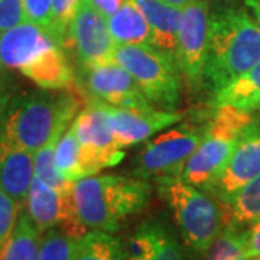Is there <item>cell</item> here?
<instances>
[{
    "instance_id": "cell-1",
    "label": "cell",
    "mask_w": 260,
    "mask_h": 260,
    "mask_svg": "<svg viewBox=\"0 0 260 260\" xmlns=\"http://www.w3.org/2000/svg\"><path fill=\"white\" fill-rule=\"evenodd\" d=\"M260 62V28L244 9L214 8L210 18L204 87L224 88Z\"/></svg>"
},
{
    "instance_id": "cell-2",
    "label": "cell",
    "mask_w": 260,
    "mask_h": 260,
    "mask_svg": "<svg viewBox=\"0 0 260 260\" xmlns=\"http://www.w3.org/2000/svg\"><path fill=\"white\" fill-rule=\"evenodd\" d=\"M152 197L145 179L121 175L88 177L74 182L73 200L80 221L90 230L117 232L129 217L143 211Z\"/></svg>"
},
{
    "instance_id": "cell-3",
    "label": "cell",
    "mask_w": 260,
    "mask_h": 260,
    "mask_svg": "<svg viewBox=\"0 0 260 260\" xmlns=\"http://www.w3.org/2000/svg\"><path fill=\"white\" fill-rule=\"evenodd\" d=\"M74 90L75 87L59 93L38 91L13 100L0 119V133L35 155L56 130L68 129L83 109L81 94Z\"/></svg>"
},
{
    "instance_id": "cell-4",
    "label": "cell",
    "mask_w": 260,
    "mask_h": 260,
    "mask_svg": "<svg viewBox=\"0 0 260 260\" xmlns=\"http://www.w3.org/2000/svg\"><path fill=\"white\" fill-rule=\"evenodd\" d=\"M156 185L172 211L185 247L195 257L205 256L229 225L223 204L179 177L158 178Z\"/></svg>"
},
{
    "instance_id": "cell-5",
    "label": "cell",
    "mask_w": 260,
    "mask_h": 260,
    "mask_svg": "<svg viewBox=\"0 0 260 260\" xmlns=\"http://www.w3.org/2000/svg\"><path fill=\"white\" fill-rule=\"evenodd\" d=\"M253 123L250 112L233 106L214 107L204 138L182 169L181 179L204 189L223 169L243 130Z\"/></svg>"
},
{
    "instance_id": "cell-6",
    "label": "cell",
    "mask_w": 260,
    "mask_h": 260,
    "mask_svg": "<svg viewBox=\"0 0 260 260\" xmlns=\"http://www.w3.org/2000/svg\"><path fill=\"white\" fill-rule=\"evenodd\" d=\"M114 61L129 71L150 104L175 112L184 84L179 67L167 54L149 44L123 45L116 47Z\"/></svg>"
},
{
    "instance_id": "cell-7",
    "label": "cell",
    "mask_w": 260,
    "mask_h": 260,
    "mask_svg": "<svg viewBox=\"0 0 260 260\" xmlns=\"http://www.w3.org/2000/svg\"><path fill=\"white\" fill-rule=\"evenodd\" d=\"M205 123H181L174 129L149 140L135 164L133 174L139 179L181 177L182 169L204 138Z\"/></svg>"
},
{
    "instance_id": "cell-8",
    "label": "cell",
    "mask_w": 260,
    "mask_h": 260,
    "mask_svg": "<svg viewBox=\"0 0 260 260\" xmlns=\"http://www.w3.org/2000/svg\"><path fill=\"white\" fill-rule=\"evenodd\" d=\"M210 18L211 3L208 0H191L181 15L177 61L184 83L191 93L204 87Z\"/></svg>"
},
{
    "instance_id": "cell-9",
    "label": "cell",
    "mask_w": 260,
    "mask_h": 260,
    "mask_svg": "<svg viewBox=\"0 0 260 260\" xmlns=\"http://www.w3.org/2000/svg\"><path fill=\"white\" fill-rule=\"evenodd\" d=\"M71 126L80 143L88 177H94L103 168L116 167L124 158V152L113 138L109 116L102 102L91 100L80 110Z\"/></svg>"
},
{
    "instance_id": "cell-10",
    "label": "cell",
    "mask_w": 260,
    "mask_h": 260,
    "mask_svg": "<svg viewBox=\"0 0 260 260\" xmlns=\"http://www.w3.org/2000/svg\"><path fill=\"white\" fill-rule=\"evenodd\" d=\"M73 48L77 62L83 71L114 61L116 44L107 19L94 8L90 0H81L71 23L67 49Z\"/></svg>"
},
{
    "instance_id": "cell-11",
    "label": "cell",
    "mask_w": 260,
    "mask_h": 260,
    "mask_svg": "<svg viewBox=\"0 0 260 260\" xmlns=\"http://www.w3.org/2000/svg\"><path fill=\"white\" fill-rule=\"evenodd\" d=\"M25 207L41 233L59 227L74 239H81L88 233L77 215L73 191H58L35 177Z\"/></svg>"
},
{
    "instance_id": "cell-12",
    "label": "cell",
    "mask_w": 260,
    "mask_h": 260,
    "mask_svg": "<svg viewBox=\"0 0 260 260\" xmlns=\"http://www.w3.org/2000/svg\"><path fill=\"white\" fill-rule=\"evenodd\" d=\"M259 175L260 126L251 123L243 130L227 164L214 178L213 182L205 186L204 191L213 195L220 203H224L242 186Z\"/></svg>"
},
{
    "instance_id": "cell-13",
    "label": "cell",
    "mask_w": 260,
    "mask_h": 260,
    "mask_svg": "<svg viewBox=\"0 0 260 260\" xmlns=\"http://www.w3.org/2000/svg\"><path fill=\"white\" fill-rule=\"evenodd\" d=\"M103 103V102H102ZM109 116L113 138L121 149L146 140L155 133L182 120L184 114L155 107H114L103 103Z\"/></svg>"
},
{
    "instance_id": "cell-14",
    "label": "cell",
    "mask_w": 260,
    "mask_h": 260,
    "mask_svg": "<svg viewBox=\"0 0 260 260\" xmlns=\"http://www.w3.org/2000/svg\"><path fill=\"white\" fill-rule=\"evenodd\" d=\"M83 73L85 90L94 100L114 107L140 109L152 106L142 93L136 80L116 61Z\"/></svg>"
},
{
    "instance_id": "cell-15",
    "label": "cell",
    "mask_w": 260,
    "mask_h": 260,
    "mask_svg": "<svg viewBox=\"0 0 260 260\" xmlns=\"http://www.w3.org/2000/svg\"><path fill=\"white\" fill-rule=\"evenodd\" d=\"M185 244L162 218H150L130 236L124 260H188Z\"/></svg>"
},
{
    "instance_id": "cell-16",
    "label": "cell",
    "mask_w": 260,
    "mask_h": 260,
    "mask_svg": "<svg viewBox=\"0 0 260 260\" xmlns=\"http://www.w3.org/2000/svg\"><path fill=\"white\" fill-rule=\"evenodd\" d=\"M52 44L56 42L47 29L25 20L0 32V67L20 70Z\"/></svg>"
},
{
    "instance_id": "cell-17",
    "label": "cell",
    "mask_w": 260,
    "mask_h": 260,
    "mask_svg": "<svg viewBox=\"0 0 260 260\" xmlns=\"http://www.w3.org/2000/svg\"><path fill=\"white\" fill-rule=\"evenodd\" d=\"M34 178V153L13 145L0 133V188L23 208Z\"/></svg>"
},
{
    "instance_id": "cell-18",
    "label": "cell",
    "mask_w": 260,
    "mask_h": 260,
    "mask_svg": "<svg viewBox=\"0 0 260 260\" xmlns=\"http://www.w3.org/2000/svg\"><path fill=\"white\" fill-rule=\"evenodd\" d=\"M142 12L152 34V45L178 64V38L182 9L162 0H132Z\"/></svg>"
},
{
    "instance_id": "cell-19",
    "label": "cell",
    "mask_w": 260,
    "mask_h": 260,
    "mask_svg": "<svg viewBox=\"0 0 260 260\" xmlns=\"http://www.w3.org/2000/svg\"><path fill=\"white\" fill-rule=\"evenodd\" d=\"M19 71L45 90H68L75 87L74 70L65 49L58 44L44 49Z\"/></svg>"
},
{
    "instance_id": "cell-20",
    "label": "cell",
    "mask_w": 260,
    "mask_h": 260,
    "mask_svg": "<svg viewBox=\"0 0 260 260\" xmlns=\"http://www.w3.org/2000/svg\"><path fill=\"white\" fill-rule=\"evenodd\" d=\"M107 23L116 47L152 45V34L148 22L132 0H126L120 9L107 19Z\"/></svg>"
},
{
    "instance_id": "cell-21",
    "label": "cell",
    "mask_w": 260,
    "mask_h": 260,
    "mask_svg": "<svg viewBox=\"0 0 260 260\" xmlns=\"http://www.w3.org/2000/svg\"><path fill=\"white\" fill-rule=\"evenodd\" d=\"M42 233L25 208L10 236L0 244V260H39Z\"/></svg>"
},
{
    "instance_id": "cell-22",
    "label": "cell",
    "mask_w": 260,
    "mask_h": 260,
    "mask_svg": "<svg viewBox=\"0 0 260 260\" xmlns=\"http://www.w3.org/2000/svg\"><path fill=\"white\" fill-rule=\"evenodd\" d=\"M260 103V62L239 77L233 83L214 93L213 107L233 106L246 112L259 109Z\"/></svg>"
},
{
    "instance_id": "cell-23",
    "label": "cell",
    "mask_w": 260,
    "mask_h": 260,
    "mask_svg": "<svg viewBox=\"0 0 260 260\" xmlns=\"http://www.w3.org/2000/svg\"><path fill=\"white\" fill-rule=\"evenodd\" d=\"M227 217V227H242L260 221V175L242 186L221 203Z\"/></svg>"
},
{
    "instance_id": "cell-24",
    "label": "cell",
    "mask_w": 260,
    "mask_h": 260,
    "mask_svg": "<svg viewBox=\"0 0 260 260\" xmlns=\"http://www.w3.org/2000/svg\"><path fill=\"white\" fill-rule=\"evenodd\" d=\"M73 260H124V247L112 233H87L78 239Z\"/></svg>"
},
{
    "instance_id": "cell-25",
    "label": "cell",
    "mask_w": 260,
    "mask_h": 260,
    "mask_svg": "<svg viewBox=\"0 0 260 260\" xmlns=\"http://www.w3.org/2000/svg\"><path fill=\"white\" fill-rule=\"evenodd\" d=\"M55 168L58 174L68 182H77L80 179L88 178V172L81 158L80 143L73 126L67 129L56 146Z\"/></svg>"
},
{
    "instance_id": "cell-26",
    "label": "cell",
    "mask_w": 260,
    "mask_h": 260,
    "mask_svg": "<svg viewBox=\"0 0 260 260\" xmlns=\"http://www.w3.org/2000/svg\"><path fill=\"white\" fill-rule=\"evenodd\" d=\"M67 129L56 130L52 135V138L48 140L47 145L41 148L37 153L34 155L35 158V177L41 181H44L49 186L55 188L58 191H73L74 182H68L64 178L58 174L55 168V150L59 140L62 138Z\"/></svg>"
},
{
    "instance_id": "cell-27",
    "label": "cell",
    "mask_w": 260,
    "mask_h": 260,
    "mask_svg": "<svg viewBox=\"0 0 260 260\" xmlns=\"http://www.w3.org/2000/svg\"><path fill=\"white\" fill-rule=\"evenodd\" d=\"M205 260H249L246 254V230L225 227L205 254Z\"/></svg>"
},
{
    "instance_id": "cell-28",
    "label": "cell",
    "mask_w": 260,
    "mask_h": 260,
    "mask_svg": "<svg viewBox=\"0 0 260 260\" xmlns=\"http://www.w3.org/2000/svg\"><path fill=\"white\" fill-rule=\"evenodd\" d=\"M81 0H52L51 19L47 30L58 45L67 49L68 34Z\"/></svg>"
},
{
    "instance_id": "cell-29",
    "label": "cell",
    "mask_w": 260,
    "mask_h": 260,
    "mask_svg": "<svg viewBox=\"0 0 260 260\" xmlns=\"http://www.w3.org/2000/svg\"><path fill=\"white\" fill-rule=\"evenodd\" d=\"M78 239L67 234L59 227L42 233L39 260H73Z\"/></svg>"
},
{
    "instance_id": "cell-30",
    "label": "cell",
    "mask_w": 260,
    "mask_h": 260,
    "mask_svg": "<svg viewBox=\"0 0 260 260\" xmlns=\"http://www.w3.org/2000/svg\"><path fill=\"white\" fill-rule=\"evenodd\" d=\"M22 207L0 188V244L13 232Z\"/></svg>"
},
{
    "instance_id": "cell-31",
    "label": "cell",
    "mask_w": 260,
    "mask_h": 260,
    "mask_svg": "<svg viewBox=\"0 0 260 260\" xmlns=\"http://www.w3.org/2000/svg\"><path fill=\"white\" fill-rule=\"evenodd\" d=\"M25 20L22 0H0V32L15 28Z\"/></svg>"
},
{
    "instance_id": "cell-32",
    "label": "cell",
    "mask_w": 260,
    "mask_h": 260,
    "mask_svg": "<svg viewBox=\"0 0 260 260\" xmlns=\"http://www.w3.org/2000/svg\"><path fill=\"white\" fill-rule=\"evenodd\" d=\"M26 20L47 29L51 19L52 0H22Z\"/></svg>"
},
{
    "instance_id": "cell-33",
    "label": "cell",
    "mask_w": 260,
    "mask_h": 260,
    "mask_svg": "<svg viewBox=\"0 0 260 260\" xmlns=\"http://www.w3.org/2000/svg\"><path fill=\"white\" fill-rule=\"evenodd\" d=\"M246 254L249 259L260 257V221L250 224L246 230Z\"/></svg>"
},
{
    "instance_id": "cell-34",
    "label": "cell",
    "mask_w": 260,
    "mask_h": 260,
    "mask_svg": "<svg viewBox=\"0 0 260 260\" xmlns=\"http://www.w3.org/2000/svg\"><path fill=\"white\" fill-rule=\"evenodd\" d=\"M90 2L104 18L109 19L120 9L126 0H90Z\"/></svg>"
},
{
    "instance_id": "cell-35",
    "label": "cell",
    "mask_w": 260,
    "mask_h": 260,
    "mask_svg": "<svg viewBox=\"0 0 260 260\" xmlns=\"http://www.w3.org/2000/svg\"><path fill=\"white\" fill-rule=\"evenodd\" d=\"M10 103H12V95H10L8 85L0 80V119L3 117V114L9 109Z\"/></svg>"
},
{
    "instance_id": "cell-36",
    "label": "cell",
    "mask_w": 260,
    "mask_h": 260,
    "mask_svg": "<svg viewBox=\"0 0 260 260\" xmlns=\"http://www.w3.org/2000/svg\"><path fill=\"white\" fill-rule=\"evenodd\" d=\"M244 3L251 10L254 20H256V23L259 25L260 28V0H244Z\"/></svg>"
},
{
    "instance_id": "cell-37",
    "label": "cell",
    "mask_w": 260,
    "mask_h": 260,
    "mask_svg": "<svg viewBox=\"0 0 260 260\" xmlns=\"http://www.w3.org/2000/svg\"><path fill=\"white\" fill-rule=\"evenodd\" d=\"M214 8H236V5L242 0H208Z\"/></svg>"
},
{
    "instance_id": "cell-38",
    "label": "cell",
    "mask_w": 260,
    "mask_h": 260,
    "mask_svg": "<svg viewBox=\"0 0 260 260\" xmlns=\"http://www.w3.org/2000/svg\"><path fill=\"white\" fill-rule=\"evenodd\" d=\"M162 2H165V3L174 6V8H178V9H184L191 0H162Z\"/></svg>"
},
{
    "instance_id": "cell-39",
    "label": "cell",
    "mask_w": 260,
    "mask_h": 260,
    "mask_svg": "<svg viewBox=\"0 0 260 260\" xmlns=\"http://www.w3.org/2000/svg\"><path fill=\"white\" fill-rule=\"evenodd\" d=\"M249 260H260V257H253V259H249Z\"/></svg>"
},
{
    "instance_id": "cell-40",
    "label": "cell",
    "mask_w": 260,
    "mask_h": 260,
    "mask_svg": "<svg viewBox=\"0 0 260 260\" xmlns=\"http://www.w3.org/2000/svg\"><path fill=\"white\" fill-rule=\"evenodd\" d=\"M259 109H260V103H259Z\"/></svg>"
}]
</instances>
